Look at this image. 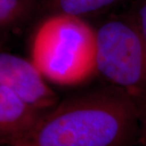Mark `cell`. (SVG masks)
I'll list each match as a JSON object with an SVG mask.
<instances>
[{"label": "cell", "instance_id": "1", "mask_svg": "<svg viewBox=\"0 0 146 146\" xmlns=\"http://www.w3.org/2000/svg\"><path fill=\"white\" fill-rule=\"evenodd\" d=\"M139 100L112 86L70 97L41 116L35 146H128L138 136Z\"/></svg>", "mask_w": 146, "mask_h": 146}, {"label": "cell", "instance_id": "2", "mask_svg": "<svg viewBox=\"0 0 146 146\" xmlns=\"http://www.w3.org/2000/svg\"><path fill=\"white\" fill-rule=\"evenodd\" d=\"M96 31L81 17L56 13L34 36L31 62L55 84L78 86L97 72Z\"/></svg>", "mask_w": 146, "mask_h": 146}, {"label": "cell", "instance_id": "3", "mask_svg": "<svg viewBox=\"0 0 146 146\" xmlns=\"http://www.w3.org/2000/svg\"><path fill=\"white\" fill-rule=\"evenodd\" d=\"M97 72L138 100L146 99V43L136 20L115 19L96 31Z\"/></svg>", "mask_w": 146, "mask_h": 146}, {"label": "cell", "instance_id": "4", "mask_svg": "<svg viewBox=\"0 0 146 146\" xmlns=\"http://www.w3.org/2000/svg\"><path fill=\"white\" fill-rule=\"evenodd\" d=\"M31 61L0 52V84L28 106L46 112L59 103L57 94Z\"/></svg>", "mask_w": 146, "mask_h": 146}, {"label": "cell", "instance_id": "5", "mask_svg": "<svg viewBox=\"0 0 146 146\" xmlns=\"http://www.w3.org/2000/svg\"><path fill=\"white\" fill-rule=\"evenodd\" d=\"M44 112L28 106L0 84V141L10 145L27 141Z\"/></svg>", "mask_w": 146, "mask_h": 146}, {"label": "cell", "instance_id": "6", "mask_svg": "<svg viewBox=\"0 0 146 146\" xmlns=\"http://www.w3.org/2000/svg\"><path fill=\"white\" fill-rule=\"evenodd\" d=\"M118 0H50L57 13L79 16L94 13L114 4Z\"/></svg>", "mask_w": 146, "mask_h": 146}, {"label": "cell", "instance_id": "7", "mask_svg": "<svg viewBox=\"0 0 146 146\" xmlns=\"http://www.w3.org/2000/svg\"><path fill=\"white\" fill-rule=\"evenodd\" d=\"M24 9V0H0V27L14 21Z\"/></svg>", "mask_w": 146, "mask_h": 146}, {"label": "cell", "instance_id": "8", "mask_svg": "<svg viewBox=\"0 0 146 146\" xmlns=\"http://www.w3.org/2000/svg\"><path fill=\"white\" fill-rule=\"evenodd\" d=\"M138 136L141 143L146 146V99L139 100Z\"/></svg>", "mask_w": 146, "mask_h": 146}, {"label": "cell", "instance_id": "9", "mask_svg": "<svg viewBox=\"0 0 146 146\" xmlns=\"http://www.w3.org/2000/svg\"><path fill=\"white\" fill-rule=\"evenodd\" d=\"M135 20L146 43V0H141L139 3Z\"/></svg>", "mask_w": 146, "mask_h": 146}, {"label": "cell", "instance_id": "10", "mask_svg": "<svg viewBox=\"0 0 146 146\" xmlns=\"http://www.w3.org/2000/svg\"><path fill=\"white\" fill-rule=\"evenodd\" d=\"M11 146H35V145L31 141H22V142H18V143L13 144Z\"/></svg>", "mask_w": 146, "mask_h": 146}]
</instances>
